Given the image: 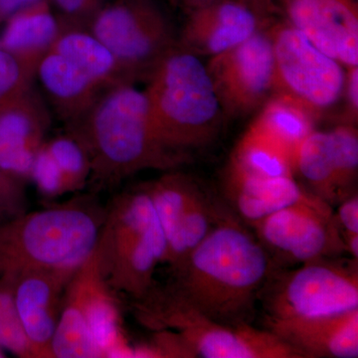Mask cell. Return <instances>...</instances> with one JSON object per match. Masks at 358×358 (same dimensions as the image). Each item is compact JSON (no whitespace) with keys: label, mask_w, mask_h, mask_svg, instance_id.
Returning <instances> with one entry per match:
<instances>
[{"label":"cell","mask_w":358,"mask_h":358,"mask_svg":"<svg viewBox=\"0 0 358 358\" xmlns=\"http://www.w3.org/2000/svg\"><path fill=\"white\" fill-rule=\"evenodd\" d=\"M275 271L267 250L231 214L217 222L166 287L206 317L228 324H251L256 305Z\"/></svg>","instance_id":"1"},{"label":"cell","mask_w":358,"mask_h":358,"mask_svg":"<svg viewBox=\"0 0 358 358\" xmlns=\"http://www.w3.org/2000/svg\"><path fill=\"white\" fill-rule=\"evenodd\" d=\"M65 127L86 152L89 183L95 192L143 171H171L192 162L157 140L145 92L133 83L110 87L82 117Z\"/></svg>","instance_id":"2"},{"label":"cell","mask_w":358,"mask_h":358,"mask_svg":"<svg viewBox=\"0 0 358 358\" xmlns=\"http://www.w3.org/2000/svg\"><path fill=\"white\" fill-rule=\"evenodd\" d=\"M136 301L138 320L155 331L145 357L303 358L268 329L216 322L166 288L152 286L145 296Z\"/></svg>","instance_id":"3"},{"label":"cell","mask_w":358,"mask_h":358,"mask_svg":"<svg viewBox=\"0 0 358 358\" xmlns=\"http://www.w3.org/2000/svg\"><path fill=\"white\" fill-rule=\"evenodd\" d=\"M145 83L150 124L164 147L192 160L217 140L227 117L202 58L176 44Z\"/></svg>","instance_id":"4"},{"label":"cell","mask_w":358,"mask_h":358,"mask_svg":"<svg viewBox=\"0 0 358 358\" xmlns=\"http://www.w3.org/2000/svg\"><path fill=\"white\" fill-rule=\"evenodd\" d=\"M106 214L95 194H83L6 219L0 225V275L76 270L95 251Z\"/></svg>","instance_id":"5"},{"label":"cell","mask_w":358,"mask_h":358,"mask_svg":"<svg viewBox=\"0 0 358 358\" xmlns=\"http://www.w3.org/2000/svg\"><path fill=\"white\" fill-rule=\"evenodd\" d=\"M96 252L101 275L113 291L140 300L152 288L155 268L166 263V242L143 185L107 207Z\"/></svg>","instance_id":"6"},{"label":"cell","mask_w":358,"mask_h":358,"mask_svg":"<svg viewBox=\"0 0 358 358\" xmlns=\"http://www.w3.org/2000/svg\"><path fill=\"white\" fill-rule=\"evenodd\" d=\"M86 26L133 84L147 81L178 44V32L157 0H110Z\"/></svg>","instance_id":"7"},{"label":"cell","mask_w":358,"mask_h":358,"mask_svg":"<svg viewBox=\"0 0 358 358\" xmlns=\"http://www.w3.org/2000/svg\"><path fill=\"white\" fill-rule=\"evenodd\" d=\"M266 319L333 315L358 308L357 260L320 259L278 272L261 294Z\"/></svg>","instance_id":"8"},{"label":"cell","mask_w":358,"mask_h":358,"mask_svg":"<svg viewBox=\"0 0 358 358\" xmlns=\"http://www.w3.org/2000/svg\"><path fill=\"white\" fill-rule=\"evenodd\" d=\"M274 51V94L320 120L343 99L346 68L320 50L286 20L270 24Z\"/></svg>","instance_id":"9"},{"label":"cell","mask_w":358,"mask_h":358,"mask_svg":"<svg viewBox=\"0 0 358 358\" xmlns=\"http://www.w3.org/2000/svg\"><path fill=\"white\" fill-rule=\"evenodd\" d=\"M250 227L275 262L301 265L346 253L331 205L310 193Z\"/></svg>","instance_id":"10"},{"label":"cell","mask_w":358,"mask_h":358,"mask_svg":"<svg viewBox=\"0 0 358 358\" xmlns=\"http://www.w3.org/2000/svg\"><path fill=\"white\" fill-rule=\"evenodd\" d=\"M206 68L227 119L244 117L262 109L274 94L270 25L243 43L209 58Z\"/></svg>","instance_id":"11"},{"label":"cell","mask_w":358,"mask_h":358,"mask_svg":"<svg viewBox=\"0 0 358 358\" xmlns=\"http://www.w3.org/2000/svg\"><path fill=\"white\" fill-rule=\"evenodd\" d=\"M293 173L308 193L331 206L357 192L358 133L355 124L313 129L296 148Z\"/></svg>","instance_id":"12"},{"label":"cell","mask_w":358,"mask_h":358,"mask_svg":"<svg viewBox=\"0 0 358 358\" xmlns=\"http://www.w3.org/2000/svg\"><path fill=\"white\" fill-rule=\"evenodd\" d=\"M287 22L345 68L358 66L357 0H275Z\"/></svg>","instance_id":"13"},{"label":"cell","mask_w":358,"mask_h":358,"mask_svg":"<svg viewBox=\"0 0 358 358\" xmlns=\"http://www.w3.org/2000/svg\"><path fill=\"white\" fill-rule=\"evenodd\" d=\"M271 23L237 0H216L186 14L178 44L200 58H211L243 43Z\"/></svg>","instance_id":"14"},{"label":"cell","mask_w":358,"mask_h":358,"mask_svg":"<svg viewBox=\"0 0 358 358\" xmlns=\"http://www.w3.org/2000/svg\"><path fill=\"white\" fill-rule=\"evenodd\" d=\"M76 270L33 268L14 275L16 310L36 357H52L66 289Z\"/></svg>","instance_id":"15"},{"label":"cell","mask_w":358,"mask_h":358,"mask_svg":"<svg viewBox=\"0 0 358 358\" xmlns=\"http://www.w3.org/2000/svg\"><path fill=\"white\" fill-rule=\"evenodd\" d=\"M50 126V110L34 85L0 110V169L22 182L30 180Z\"/></svg>","instance_id":"16"},{"label":"cell","mask_w":358,"mask_h":358,"mask_svg":"<svg viewBox=\"0 0 358 358\" xmlns=\"http://www.w3.org/2000/svg\"><path fill=\"white\" fill-rule=\"evenodd\" d=\"M266 329L303 358L358 357V308L333 315L266 319Z\"/></svg>","instance_id":"17"},{"label":"cell","mask_w":358,"mask_h":358,"mask_svg":"<svg viewBox=\"0 0 358 358\" xmlns=\"http://www.w3.org/2000/svg\"><path fill=\"white\" fill-rule=\"evenodd\" d=\"M103 282L96 249L68 284L55 334L52 357H99L90 331V312L96 289Z\"/></svg>","instance_id":"18"},{"label":"cell","mask_w":358,"mask_h":358,"mask_svg":"<svg viewBox=\"0 0 358 358\" xmlns=\"http://www.w3.org/2000/svg\"><path fill=\"white\" fill-rule=\"evenodd\" d=\"M223 192L232 210L248 225L299 201L307 190L293 176H260L226 166Z\"/></svg>","instance_id":"19"},{"label":"cell","mask_w":358,"mask_h":358,"mask_svg":"<svg viewBox=\"0 0 358 358\" xmlns=\"http://www.w3.org/2000/svg\"><path fill=\"white\" fill-rule=\"evenodd\" d=\"M36 77L65 124L82 117L108 90L81 66L52 49L40 61Z\"/></svg>","instance_id":"20"},{"label":"cell","mask_w":358,"mask_h":358,"mask_svg":"<svg viewBox=\"0 0 358 358\" xmlns=\"http://www.w3.org/2000/svg\"><path fill=\"white\" fill-rule=\"evenodd\" d=\"M0 47L36 77L37 67L59 33L58 16L49 0H39L6 21Z\"/></svg>","instance_id":"21"},{"label":"cell","mask_w":358,"mask_h":358,"mask_svg":"<svg viewBox=\"0 0 358 358\" xmlns=\"http://www.w3.org/2000/svg\"><path fill=\"white\" fill-rule=\"evenodd\" d=\"M59 33L50 49L77 63L105 88L131 83L112 52L84 23L59 17Z\"/></svg>","instance_id":"22"},{"label":"cell","mask_w":358,"mask_h":358,"mask_svg":"<svg viewBox=\"0 0 358 358\" xmlns=\"http://www.w3.org/2000/svg\"><path fill=\"white\" fill-rule=\"evenodd\" d=\"M294 148L258 122L250 124L230 155L227 167L260 176H294Z\"/></svg>","instance_id":"23"},{"label":"cell","mask_w":358,"mask_h":358,"mask_svg":"<svg viewBox=\"0 0 358 358\" xmlns=\"http://www.w3.org/2000/svg\"><path fill=\"white\" fill-rule=\"evenodd\" d=\"M148 192L166 242V257L178 242L193 197L201 186L192 176L178 169L164 171L159 178L141 185Z\"/></svg>","instance_id":"24"},{"label":"cell","mask_w":358,"mask_h":358,"mask_svg":"<svg viewBox=\"0 0 358 358\" xmlns=\"http://www.w3.org/2000/svg\"><path fill=\"white\" fill-rule=\"evenodd\" d=\"M255 121L294 150L315 129L317 122L315 117L299 103L275 95L271 96L263 106Z\"/></svg>","instance_id":"25"},{"label":"cell","mask_w":358,"mask_h":358,"mask_svg":"<svg viewBox=\"0 0 358 358\" xmlns=\"http://www.w3.org/2000/svg\"><path fill=\"white\" fill-rule=\"evenodd\" d=\"M43 148L64 181L68 193L80 192L88 185L91 174L89 159L72 136L65 133L47 140Z\"/></svg>","instance_id":"26"},{"label":"cell","mask_w":358,"mask_h":358,"mask_svg":"<svg viewBox=\"0 0 358 358\" xmlns=\"http://www.w3.org/2000/svg\"><path fill=\"white\" fill-rule=\"evenodd\" d=\"M13 286V275H0V348L16 357L37 358L16 310Z\"/></svg>","instance_id":"27"},{"label":"cell","mask_w":358,"mask_h":358,"mask_svg":"<svg viewBox=\"0 0 358 358\" xmlns=\"http://www.w3.org/2000/svg\"><path fill=\"white\" fill-rule=\"evenodd\" d=\"M35 75L0 47V110L33 86Z\"/></svg>","instance_id":"28"},{"label":"cell","mask_w":358,"mask_h":358,"mask_svg":"<svg viewBox=\"0 0 358 358\" xmlns=\"http://www.w3.org/2000/svg\"><path fill=\"white\" fill-rule=\"evenodd\" d=\"M24 185L0 169V208L3 209L9 217L26 211Z\"/></svg>","instance_id":"29"},{"label":"cell","mask_w":358,"mask_h":358,"mask_svg":"<svg viewBox=\"0 0 358 358\" xmlns=\"http://www.w3.org/2000/svg\"><path fill=\"white\" fill-rule=\"evenodd\" d=\"M110 0H49L64 20L87 24Z\"/></svg>","instance_id":"30"},{"label":"cell","mask_w":358,"mask_h":358,"mask_svg":"<svg viewBox=\"0 0 358 358\" xmlns=\"http://www.w3.org/2000/svg\"><path fill=\"white\" fill-rule=\"evenodd\" d=\"M343 243L358 239V196L353 193L348 199L339 202L338 210L334 212Z\"/></svg>","instance_id":"31"},{"label":"cell","mask_w":358,"mask_h":358,"mask_svg":"<svg viewBox=\"0 0 358 358\" xmlns=\"http://www.w3.org/2000/svg\"><path fill=\"white\" fill-rule=\"evenodd\" d=\"M346 115L343 124H355L357 122L358 113V66L346 68L345 96Z\"/></svg>","instance_id":"32"},{"label":"cell","mask_w":358,"mask_h":358,"mask_svg":"<svg viewBox=\"0 0 358 358\" xmlns=\"http://www.w3.org/2000/svg\"><path fill=\"white\" fill-rule=\"evenodd\" d=\"M246 4L263 17L272 20L275 13H279L275 0H237Z\"/></svg>","instance_id":"33"},{"label":"cell","mask_w":358,"mask_h":358,"mask_svg":"<svg viewBox=\"0 0 358 358\" xmlns=\"http://www.w3.org/2000/svg\"><path fill=\"white\" fill-rule=\"evenodd\" d=\"M37 1L39 0H0V23L6 22L14 13Z\"/></svg>","instance_id":"34"},{"label":"cell","mask_w":358,"mask_h":358,"mask_svg":"<svg viewBox=\"0 0 358 358\" xmlns=\"http://www.w3.org/2000/svg\"><path fill=\"white\" fill-rule=\"evenodd\" d=\"M169 1L176 8L180 9L186 15V14L192 13L195 9L207 6V4L216 1V0H169Z\"/></svg>","instance_id":"35"},{"label":"cell","mask_w":358,"mask_h":358,"mask_svg":"<svg viewBox=\"0 0 358 358\" xmlns=\"http://www.w3.org/2000/svg\"><path fill=\"white\" fill-rule=\"evenodd\" d=\"M9 218L8 214L3 209L0 208V225Z\"/></svg>","instance_id":"36"}]
</instances>
